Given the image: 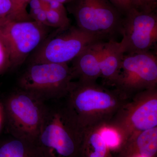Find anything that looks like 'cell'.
<instances>
[{
    "mask_svg": "<svg viewBox=\"0 0 157 157\" xmlns=\"http://www.w3.org/2000/svg\"><path fill=\"white\" fill-rule=\"evenodd\" d=\"M66 97L65 106L85 130L106 124L130 99L115 88L79 80L73 82Z\"/></svg>",
    "mask_w": 157,
    "mask_h": 157,
    "instance_id": "obj_1",
    "label": "cell"
},
{
    "mask_svg": "<svg viewBox=\"0 0 157 157\" xmlns=\"http://www.w3.org/2000/svg\"><path fill=\"white\" fill-rule=\"evenodd\" d=\"M85 132L65 105L48 108L33 144L40 157H81Z\"/></svg>",
    "mask_w": 157,
    "mask_h": 157,
    "instance_id": "obj_2",
    "label": "cell"
},
{
    "mask_svg": "<svg viewBox=\"0 0 157 157\" xmlns=\"http://www.w3.org/2000/svg\"><path fill=\"white\" fill-rule=\"evenodd\" d=\"M4 108L8 128L13 137L33 144L48 109L45 102L19 89L8 96Z\"/></svg>",
    "mask_w": 157,
    "mask_h": 157,
    "instance_id": "obj_3",
    "label": "cell"
},
{
    "mask_svg": "<svg viewBox=\"0 0 157 157\" xmlns=\"http://www.w3.org/2000/svg\"><path fill=\"white\" fill-rule=\"evenodd\" d=\"M74 76L68 64L30 63L18 80L19 89L44 102L66 97Z\"/></svg>",
    "mask_w": 157,
    "mask_h": 157,
    "instance_id": "obj_4",
    "label": "cell"
},
{
    "mask_svg": "<svg viewBox=\"0 0 157 157\" xmlns=\"http://www.w3.org/2000/svg\"><path fill=\"white\" fill-rule=\"evenodd\" d=\"M104 125L118 133L121 147L133 135L157 127V87L133 96Z\"/></svg>",
    "mask_w": 157,
    "mask_h": 157,
    "instance_id": "obj_5",
    "label": "cell"
},
{
    "mask_svg": "<svg viewBox=\"0 0 157 157\" xmlns=\"http://www.w3.org/2000/svg\"><path fill=\"white\" fill-rule=\"evenodd\" d=\"M32 54L31 63L68 64L82 52L104 39L99 36L71 25L64 30L56 29Z\"/></svg>",
    "mask_w": 157,
    "mask_h": 157,
    "instance_id": "obj_6",
    "label": "cell"
},
{
    "mask_svg": "<svg viewBox=\"0 0 157 157\" xmlns=\"http://www.w3.org/2000/svg\"><path fill=\"white\" fill-rule=\"evenodd\" d=\"M67 5L82 30L109 40L120 33L124 16L108 0H73Z\"/></svg>",
    "mask_w": 157,
    "mask_h": 157,
    "instance_id": "obj_7",
    "label": "cell"
},
{
    "mask_svg": "<svg viewBox=\"0 0 157 157\" xmlns=\"http://www.w3.org/2000/svg\"><path fill=\"white\" fill-rule=\"evenodd\" d=\"M48 27L34 21L0 18V38L8 49L11 67L22 64L49 34Z\"/></svg>",
    "mask_w": 157,
    "mask_h": 157,
    "instance_id": "obj_8",
    "label": "cell"
},
{
    "mask_svg": "<svg viewBox=\"0 0 157 157\" xmlns=\"http://www.w3.org/2000/svg\"><path fill=\"white\" fill-rule=\"evenodd\" d=\"M157 56L151 51L125 54L113 87L131 98L157 87Z\"/></svg>",
    "mask_w": 157,
    "mask_h": 157,
    "instance_id": "obj_9",
    "label": "cell"
},
{
    "mask_svg": "<svg viewBox=\"0 0 157 157\" xmlns=\"http://www.w3.org/2000/svg\"><path fill=\"white\" fill-rule=\"evenodd\" d=\"M120 34L125 54L151 51L157 42V11L147 13L132 8L124 16Z\"/></svg>",
    "mask_w": 157,
    "mask_h": 157,
    "instance_id": "obj_10",
    "label": "cell"
},
{
    "mask_svg": "<svg viewBox=\"0 0 157 157\" xmlns=\"http://www.w3.org/2000/svg\"><path fill=\"white\" fill-rule=\"evenodd\" d=\"M104 41L88 46L72 61L71 67L74 78L83 81H97L101 77L100 62Z\"/></svg>",
    "mask_w": 157,
    "mask_h": 157,
    "instance_id": "obj_11",
    "label": "cell"
},
{
    "mask_svg": "<svg viewBox=\"0 0 157 157\" xmlns=\"http://www.w3.org/2000/svg\"><path fill=\"white\" fill-rule=\"evenodd\" d=\"M117 152V157H155L157 152V127L133 135Z\"/></svg>",
    "mask_w": 157,
    "mask_h": 157,
    "instance_id": "obj_12",
    "label": "cell"
},
{
    "mask_svg": "<svg viewBox=\"0 0 157 157\" xmlns=\"http://www.w3.org/2000/svg\"><path fill=\"white\" fill-rule=\"evenodd\" d=\"M125 54L121 42L113 39L104 43L101 55V77L104 79L105 85L113 87Z\"/></svg>",
    "mask_w": 157,
    "mask_h": 157,
    "instance_id": "obj_13",
    "label": "cell"
},
{
    "mask_svg": "<svg viewBox=\"0 0 157 157\" xmlns=\"http://www.w3.org/2000/svg\"><path fill=\"white\" fill-rule=\"evenodd\" d=\"M101 126L86 130L81 157H113L111 151L100 135Z\"/></svg>",
    "mask_w": 157,
    "mask_h": 157,
    "instance_id": "obj_14",
    "label": "cell"
},
{
    "mask_svg": "<svg viewBox=\"0 0 157 157\" xmlns=\"http://www.w3.org/2000/svg\"><path fill=\"white\" fill-rule=\"evenodd\" d=\"M0 157H40L33 144L13 137L0 145Z\"/></svg>",
    "mask_w": 157,
    "mask_h": 157,
    "instance_id": "obj_15",
    "label": "cell"
},
{
    "mask_svg": "<svg viewBox=\"0 0 157 157\" xmlns=\"http://www.w3.org/2000/svg\"><path fill=\"white\" fill-rule=\"evenodd\" d=\"M45 9L49 27L64 30L71 25L67 12H62L49 9Z\"/></svg>",
    "mask_w": 157,
    "mask_h": 157,
    "instance_id": "obj_16",
    "label": "cell"
},
{
    "mask_svg": "<svg viewBox=\"0 0 157 157\" xmlns=\"http://www.w3.org/2000/svg\"><path fill=\"white\" fill-rule=\"evenodd\" d=\"M99 132L111 151H118L119 150L122 145L121 139L115 130L104 125L100 127Z\"/></svg>",
    "mask_w": 157,
    "mask_h": 157,
    "instance_id": "obj_17",
    "label": "cell"
},
{
    "mask_svg": "<svg viewBox=\"0 0 157 157\" xmlns=\"http://www.w3.org/2000/svg\"><path fill=\"white\" fill-rule=\"evenodd\" d=\"M133 8L139 11L150 13L157 11V0H132Z\"/></svg>",
    "mask_w": 157,
    "mask_h": 157,
    "instance_id": "obj_18",
    "label": "cell"
},
{
    "mask_svg": "<svg viewBox=\"0 0 157 157\" xmlns=\"http://www.w3.org/2000/svg\"><path fill=\"white\" fill-rule=\"evenodd\" d=\"M11 67L9 52L2 40L0 38V74Z\"/></svg>",
    "mask_w": 157,
    "mask_h": 157,
    "instance_id": "obj_19",
    "label": "cell"
},
{
    "mask_svg": "<svg viewBox=\"0 0 157 157\" xmlns=\"http://www.w3.org/2000/svg\"><path fill=\"white\" fill-rule=\"evenodd\" d=\"M29 14L32 20L49 27L47 22L46 10L45 8L30 10Z\"/></svg>",
    "mask_w": 157,
    "mask_h": 157,
    "instance_id": "obj_20",
    "label": "cell"
},
{
    "mask_svg": "<svg viewBox=\"0 0 157 157\" xmlns=\"http://www.w3.org/2000/svg\"><path fill=\"white\" fill-rule=\"evenodd\" d=\"M123 16L133 8L132 0H108Z\"/></svg>",
    "mask_w": 157,
    "mask_h": 157,
    "instance_id": "obj_21",
    "label": "cell"
},
{
    "mask_svg": "<svg viewBox=\"0 0 157 157\" xmlns=\"http://www.w3.org/2000/svg\"><path fill=\"white\" fill-rule=\"evenodd\" d=\"M12 7L11 0H0V18L9 16Z\"/></svg>",
    "mask_w": 157,
    "mask_h": 157,
    "instance_id": "obj_22",
    "label": "cell"
},
{
    "mask_svg": "<svg viewBox=\"0 0 157 157\" xmlns=\"http://www.w3.org/2000/svg\"><path fill=\"white\" fill-rule=\"evenodd\" d=\"M29 5L30 7V10L44 8V5L41 0H30Z\"/></svg>",
    "mask_w": 157,
    "mask_h": 157,
    "instance_id": "obj_23",
    "label": "cell"
},
{
    "mask_svg": "<svg viewBox=\"0 0 157 157\" xmlns=\"http://www.w3.org/2000/svg\"><path fill=\"white\" fill-rule=\"evenodd\" d=\"M56 1L64 5L65 4H69L70 2H72L73 0H56Z\"/></svg>",
    "mask_w": 157,
    "mask_h": 157,
    "instance_id": "obj_24",
    "label": "cell"
},
{
    "mask_svg": "<svg viewBox=\"0 0 157 157\" xmlns=\"http://www.w3.org/2000/svg\"><path fill=\"white\" fill-rule=\"evenodd\" d=\"M42 2L43 3V5L44 6V8L46 9L47 7V6L49 4V2L52 1V0H41Z\"/></svg>",
    "mask_w": 157,
    "mask_h": 157,
    "instance_id": "obj_25",
    "label": "cell"
},
{
    "mask_svg": "<svg viewBox=\"0 0 157 157\" xmlns=\"http://www.w3.org/2000/svg\"><path fill=\"white\" fill-rule=\"evenodd\" d=\"M2 109L0 105V126H1V121H2Z\"/></svg>",
    "mask_w": 157,
    "mask_h": 157,
    "instance_id": "obj_26",
    "label": "cell"
}]
</instances>
